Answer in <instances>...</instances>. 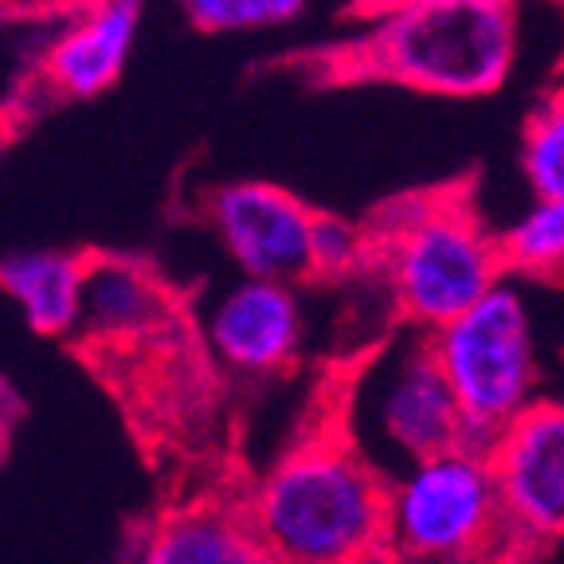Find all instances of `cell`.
<instances>
[{"mask_svg": "<svg viewBox=\"0 0 564 564\" xmlns=\"http://www.w3.org/2000/svg\"><path fill=\"white\" fill-rule=\"evenodd\" d=\"M521 173L533 196H564V90L529 115L521 133Z\"/></svg>", "mask_w": 564, "mask_h": 564, "instance_id": "15", "label": "cell"}, {"mask_svg": "<svg viewBox=\"0 0 564 564\" xmlns=\"http://www.w3.org/2000/svg\"><path fill=\"white\" fill-rule=\"evenodd\" d=\"M138 564H271L251 518V478L228 467L161 506L141 525Z\"/></svg>", "mask_w": 564, "mask_h": 564, "instance_id": "6", "label": "cell"}, {"mask_svg": "<svg viewBox=\"0 0 564 564\" xmlns=\"http://www.w3.org/2000/svg\"><path fill=\"white\" fill-rule=\"evenodd\" d=\"M357 365L310 388L282 451L251 478V518L271 564H380L392 478L352 432Z\"/></svg>", "mask_w": 564, "mask_h": 564, "instance_id": "1", "label": "cell"}, {"mask_svg": "<svg viewBox=\"0 0 564 564\" xmlns=\"http://www.w3.org/2000/svg\"><path fill=\"white\" fill-rule=\"evenodd\" d=\"M173 317V291L150 267L133 259L90 256L75 326L83 349H130L150 337H165Z\"/></svg>", "mask_w": 564, "mask_h": 564, "instance_id": "11", "label": "cell"}, {"mask_svg": "<svg viewBox=\"0 0 564 564\" xmlns=\"http://www.w3.org/2000/svg\"><path fill=\"white\" fill-rule=\"evenodd\" d=\"M141 28V0H98L87 12L70 17L67 28L52 35L40 52V83L55 98L102 95L118 83L130 63Z\"/></svg>", "mask_w": 564, "mask_h": 564, "instance_id": "10", "label": "cell"}, {"mask_svg": "<svg viewBox=\"0 0 564 564\" xmlns=\"http://www.w3.org/2000/svg\"><path fill=\"white\" fill-rule=\"evenodd\" d=\"M502 271L521 279H564V196H538V204L498 236Z\"/></svg>", "mask_w": 564, "mask_h": 564, "instance_id": "14", "label": "cell"}, {"mask_svg": "<svg viewBox=\"0 0 564 564\" xmlns=\"http://www.w3.org/2000/svg\"><path fill=\"white\" fill-rule=\"evenodd\" d=\"M208 224L247 279H306L314 208L286 188L271 181H228L212 188Z\"/></svg>", "mask_w": 564, "mask_h": 564, "instance_id": "8", "label": "cell"}, {"mask_svg": "<svg viewBox=\"0 0 564 564\" xmlns=\"http://www.w3.org/2000/svg\"><path fill=\"white\" fill-rule=\"evenodd\" d=\"M369 263V239L361 224H349L341 216L314 212L310 224V271L306 279H349Z\"/></svg>", "mask_w": 564, "mask_h": 564, "instance_id": "17", "label": "cell"}, {"mask_svg": "<svg viewBox=\"0 0 564 564\" xmlns=\"http://www.w3.org/2000/svg\"><path fill=\"white\" fill-rule=\"evenodd\" d=\"M188 24L208 35L282 28L306 12V0H176Z\"/></svg>", "mask_w": 564, "mask_h": 564, "instance_id": "16", "label": "cell"}, {"mask_svg": "<svg viewBox=\"0 0 564 564\" xmlns=\"http://www.w3.org/2000/svg\"><path fill=\"white\" fill-rule=\"evenodd\" d=\"M0 17H4V0H0Z\"/></svg>", "mask_w": 564, "mask_h": 564, "instance_id": "19", "label": "cell"}, {"mask_svg": "<svg viewBox=\"0 0 564 564\" xmlns=\"http://www.w3.org/2000/svg\"><path fill=\"white\" fill-rule=\"evenodd\" d=\"M87 267L90 256H79V251L0 256V294H9L17 302L32 334L67 337L79 326Z\"/></svg>", "mask_w": 564, "mask_h": 564, "instance_id": "13", "label": "cell"}, {"mask_svg": "<svg viewBox=\"0 0 564 564\" xmlns=\"http://www.w3.org/2000/svg\"><path fill=\"white\" fill-rule=\"evenodd\" d=\"M529 545L486 451L455 447L420 458L404 482H392L380 564H498Z\"/></svg>", "mask_w": 564, "mask_h": 564, "instance_id": "4", "label": "cell"}, {"mask_svg": "<svg viewBox=\"0 0 564 564\" xmlns=\"http://www.w3.org/2000/svg\"><path fill=\"white\" fill-rule=\"evenodd\" d=\"M427 345L458 400L467 447L486 451L533 400L538 384L525 302L510 282L498 279L451 322L427 329Z\"/></svg>", "mask_w": 564, "mask_h": 564, "instance_id": "5", "label": "cell"}, {"mask_svg": "<svg viewBox=\"0 0 564 564\" xmlns=\"http://www.w3.org/2000/svg\"><path fill=\"white\" fill-rule=\"evenodd\" d=\"M518 59L513 0H404L349 52V70L440 98H478Z\"/></svg>", "mask_w": 564, "mask_h": 564, "instance_id": "3", "label": "cell"}, {"mask_svg": "<svg viewBox=\"0 0 564 564\" xmlns=\"http://www.w3.org/2000/svg\"><path fill=\"white\" fill-rule=\"evenodd\" d=\"M502 502L533 545L564 541V404L529 400L486 447Z\"/></svg>", "mask_w": 564, "mask_h": 564, "instance_id": "7", "label": "cell"}, {"mask_svg": "<svg viewBox=\"0 0 564 564\" xmlns=\"http://www.w3.org/2000/svg\"><path fill=\"white\" fill-rule=\"evenodd\" d=\"M498 564H545V549H541V545L518 549V553L506 556V561H498Z\"/></svg>", "mask_w": 564, "mask_h": 564, "instance_id": "18", "label": "cell"}, {"mask_svg": "<svg viewBox=\"0 0 564 564\" xmlns=\"http://www.w3.org/2000/svg\"><path fill=\"white\" fill-rule=\"evenodd\" d=\"M369 263L384 274L404 322L435 329L506 279L498 236L482 228L467 196L423 188L388 200L361 224Z\"/></svg>", "mask_w": 564, "mask_h": 564, "instance_id": "2", "label": "cell"}, {"mask_svg": "<svg viewBox=\"0 0 564 564\" xmlns=\"http://www.w3.org/2000/svg\"><path fill=\"white\" fill-rule=\"evenodd\" d=\"M212 352L251 377L291 372L302 349V306L291 282L243 279L208 322Z\"/></svg>", "mask_w": 564, "mask_h": 564, "instance_id": "9", "label": "cell"}, {"mask_svg": "<svg viewBox=\"0 0 564 564\" xmlns=\"http://www.w3.org/2000/svg\"><path fill=\"white\" fill-rule=\"evenodd\" d=\"M384 432L400 451L420 458L443 455V451L467 447V427H463V412L451 392L447 377L435 365V352L423 341L408 352V361L400 365L397 380L384 397Z\"/></svg>", "mask_w": 564, "mask_h": 564, "instance_id": "12", "label": "cell"}]
</instances>
